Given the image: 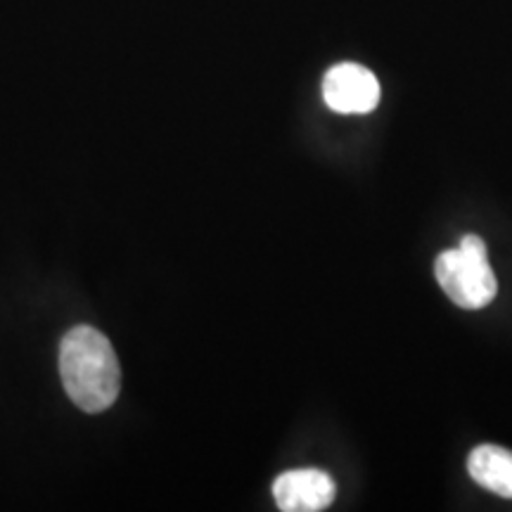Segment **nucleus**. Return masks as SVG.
I'll return each instance as SVG.
<instances>
[{
	"instance_id": "f257e3e1",
	"label": "nucleus",
	"mask_w": 512,
	"mask_h": 512,
	"mask_svg": "<svg viewBox=\"0 0 512 512\" xmlns=\"http://www.w3.org/2000/svg\"><path fill=\"white\" fill-rule=\"evenodd\" d=\"M60 375L67 396L86 413L112 408L121 389V368L110 339L91 325H79L60 344Z\"/></svg>"
},
{
	"instance_id": "f03ea898",
	"label": "nucleus",
	"mask_w": 512,
	"mask_h": 512,
	"mask_svg": "<svg viewBox=\"0 0 512 512\" xmlns=\"http://www.w3.org/2000/svg\"><path fill=\"white\" fill-rule=\"evenodd\" d=\"M434 275L448 299L467 311L489 306L498 292V280L479 235H465L458 249L441 252L434 261Z\"/></svg>"
},
{
	"instance_id": "7ed1b4c3",
	"label": "nucleus",
	"mask_w": 512,
	"mask_h": 512,
	"mask_svg": "<svg viewBox=\"0 0 512 512\" xmlns=\"http://www.w3.org/2000/svg\"><path fill=\"white\" fill-rule=\"evenodd\" d=\"M380 81L370 69L342 62L328 69L323 79V100L332 112L368 114L380 105Z\"/></svg>"
},
{
	"instance_id": "20e7f679",
	"label": "nucleus",
	"mask_w": 512,
	"mask_h": 512,
	"mask_svg": "<svg viewBox=\"0 0 512 512\" xmlns=\"http://www.w3.org/2000/svg\"><path fill=\"white\" fill-rule=\"evenodd\" d=\"M273 496L285 512H318L335 501V482L316 467L290 470L273 482Z\"/></svg>"
},
{
	"instance_id": "39448f33",
	"label": "nucleus",
	"mask_w": 512,
	"mask_h": 512,
	"mask_svg": "<svg viewBox=\"0 0 512 512\" xmlns=\"http://www.w3.org/2000/svg\"><path fill=\"white\" fill-rule=\"evenodd\" d=\"M467 472L479 486L512 498V451L503 446H477L467 458Z\"/></svg>"
}]
</instances>
